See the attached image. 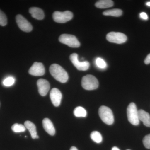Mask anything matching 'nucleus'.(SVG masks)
<instances>
[{
    "label": "nucleus",
    "instance_id": "1",
    "mask_svg": "<svg viewBox=\"0 0 150 150\" xmlns=\"http://www.w3.org/2000/svg\"><path fill=\"white\" fill-rule=\"evenodd\" d=\"M49 71L52 76L60 82L65 83L69 79L68 73L60 65L53 64L50 66Z\"/></svg>",
    "mask_w": 150,
    "mask_h": 150
},
{
    "label": "nucleus",
    "instance_id": "2",
    "mask_svg": "<svg viewBox=\"0 0 150 150\" xmlns=\"http://www.w3.org/2000/svg\"><path fill=\"white\" fill-rule=\"evenodd\" d=\"M128 120L132 125L138 126L139 124V110L134 103H131L128 106L127 110Z\"/></svg>",
    "mask_w": 150,
    "mask_h": 150
},
{
    "label": "nucleus",
    "instance_id": "3",
    "mask_svg": "<svg viewBox=\"0 0 150 150\" xmlns=\"http://www.w3.org/2000/svg\"><path fill=\"white\" fill-rule=\"evenodd\" d=\"M98 113L100 117L105 124L112 125L114 122V116L112 110L109 108L103 105L100 108Z\"/></svg>",
    "mask_w": 150,
    "mask_h": 150
},
{
    "label": "nucleus",
    "instance_id": "4",
    "mask_svg": "<svg viewBox=\"0 0 150 150\" xmlns=\"http://www.w3.org/2000/svg\"><path fill=\"white\" fill-rule=\"evenodd\" d=\"M83 88L87 90L96 89L98 87V81L95 77L91 75H87L83 76L81 81Z\"/></svg>",
    "mask_w": 150,
    "mask_h": 150
},
{
    "label": "nucleus",
    "instance_id": "5",
    "mask_svg": "<svg viewBox=\"0 0 150 150\" xmlns=\"http://www.w3.org/2000/svg\"><path fill=\"white\" fill-rule=\"evenodd\" d=\"M59 40L61 43L71 48H79L80 46V43L77 38L71 34H62L59 38Z\"/></svg>",
    "mask_w": 150,
    "mask_h": 150
},
{
    "label": "nucleus",
    "instance_id": "6",
    "mask_svg": "<svg viewBox=\"0 0 150 150\" xmlns=\"http://www.w3.org/2000/svg\"><path fill=\"white\" fill-rule=\"evenodd\" d=\"M73 17L72 13L68 11L64 12L56 11L53 15L54 21L59 23H65L71 20Z\"/></svg>",
    "mask_w": 150,
    "mask_h": 150
},
{
    "label": "nucleus",
    "instance_id": "7",
    "mask_svg": "<svg viewBox=\"0 0 150 150\" xmlns=\"http://www.w3.org/2000/svg\"><path fill=\"white\" fill-rule=\"evenodd\" d=\"M106 39L111 43L122 44L126 42L127 38L122 33L111 32L106 35Z\"/></svg>",
    "mask_w": 150,
    "mask_h": 150
},
{
    "label": "nucleus",
    "instance_id": "8",
    "mask_svg": "<svg viewBox=\"0 0 150 150\" xmlns=\"http://www.w3.org/2000/svg\"><path fill=\"white\" fill-rule=\"evenodd\" d=\"M78 55L76 53L71 54L70 59L74 66L79 71H86L89 69L90 64L88 62H81L78 59Z\"/></svg>",
    "mask_w": 150,
    "mask_h": 150
},
{
    "label": "nucleus",
    "instance_id": "9",
    "mask_svg": "<svg viewBox=\"0 0 150 150\" xmlns=\"http://www.w3.org/2000/svg\"><path fill=\"white\" fill-rule=\"evenodd\" d=\"M17 23L20 29L24 32H30L33 29L31 23L21 15L18 14L16 16Z\"/></svg>",
    "mask_w": 150,
    "mask_h": 150
},
{
    "label": "nucleus",
    "instance_id": "10",
    "mask_svg": "<svg viewBox=\"0 0 150 150\" xmlns=\"http://www.w3.org/2000/svg\"><path fill=\"white\" fill-rule=\"evenodd\" d=\"M28 72L32 76H42L45 74V68L42 63L35 62L30 68Z\"/></svg>",
    "mask_w": 150,
    "mask_h": 150
},
{
    "label": "nucleus",
    "instance_id": "11",
    "mask_svg": "<svg viewBox=\"0 0 150 150\" xmlns=\"http://www.w3.org/2000/svg\"><path fill=\"white\" fill-rule=\"evenodd\" d=\"M37 84L39 94L41 96H46L50 88V84L48 81L44 79H40L38 81Z\"/></svg>",
    "mask_w": 150,
    "mask_h": 150
},
{
    "label": "nucleus",
    "instance_id": "12",
    "mask_svg": "<svg viewBox=\"0 0 150 150\" xmlns=\"http://www.w3.org/2000/svg\"><path fill=\"white\" fill-rule=\"evenodd\" d=\"M50 98L53 104L56 107L60 105L62 98L61 92L58 88H54L51 90L50 94Z\"/></svg>",
    "mask_w": 150,
    "mask_h": 150
},
{
    "label": "nucleus",
    "instance_id": "13",
    "mask_svg": "<svg viewBox=\"0 0 150 150\" xmlns=\"http://www.w3.org/2000/svg\"><path fill=\"white\" fill-rule=\"evenodd\" d=\"M43 126L45 131L51 136H54L56 130L53 123L50 119L45 118L43 120Z\"/></svg>",
    "mask_w": 150,
    "mask_h": 150
},
{
    "label": "nucleus",
    "instance_id": "14",
    "mask_svg": "<svg viewBox=\"0 0 150 150\" xmlns=\"http://www.w3.org/2000/svg\"><path fill=\"white\" fill-rule=\"evenodd\" d=\"M139 118L145 126L150 127V115L148 112L143 110H139Z\"/></svg>",
    "mask_w": 150,
    "mask_h": 150
},
{
    "label": "nucleus",
    "instance_id": "15",
    "mask_svg": "<svg viewBox=\"0 0 150 150\" xmlns=\"http://www.w3.org/2000/svg\"><path fill=\"white\" fill-rule=\"evenodd\" d=\"M29 13L33 18L38 20H42L44 18V12L42 9L37 7H32L29 9Z\"/></svg>",
    "mask_w": 150,
    "mask_h": 150
},
{
    "label": "nucleus",
    "instance_id": "16",
    "mask_svg": "<svg viewBox=\"0 0 150 150\" xmlns=\"http://www.w3.org/2000/svg\"><path fill=\"white\" fill-rule=\"evenodd\" d=\"M24 126L26 129L29 131L32 139H36L37 136V131L35 124L31 121H26L25 122Z\"/></svg>",
    "mask_w": 150,
    "mask_h": 150
},
{
    "label": "nucleus",
    "instance_id": "17",
    "mask_svg": "<svg viewBox=\"0 0 150 150\" xmlns=\"http://www.w3.org/2000/svg\"><path fill=\"white\" fill-rule=\"evenodd\" d=\"M113 6V2L111 0H101L95 4L96 7L99 8H106Z\"/></svg>",
    "mask_w": 150,
    "mask_h": 150
},
{
    "label": "nucleus",
    "instance_id": "18",
    "mask_svg": "<svg viewBox=\"0 0 150 150\" xmlns=\"http://www.w3.org/2000/svg\"><path fill=\"white\" fill-rule=\"evenodd\" d=\"M123 13V11L120 9H113L109 10L103 12V15L107 16H112L114 17H119L121 16Z\"/></svg>",
    "mask_w": 150,
    "mask_h": 150
},
{
    "label": "nucleus",
    "instance_id": "19",
    "mask_svg": "<svg viewBox=\"0 0 150 150\" xmlns=\"http://www.w3.org/2000/svg\"><path fill=\"white\" fill-rule=\"evenodd\" d=\"M74 115L77 117H86L87 115V112L83 107L81 106L75 108L74 111Z\"/></svg>",
    "mask_w": 150,
    "mask_h": 150
},
{
    "label": "nucleus",
    "instance_id": "20",
    "mask_svg": "<svg viewBox=\"0 0 150 150\" xmlns=\"http://www.w3.org/2000/svg\"><path fill=\"white\" fill-rule=\"evenodd\" d=\"M91 139L96 143H100L102 142L103 138L101 134L98 131H94L91 134Z\"/></svg>",
    "mask_w": 150,
    "mask_h": 150
},
{
    "label": "nucleus",
    "instance_id": "21",
    "mask_svg": "<svg viewBox=\"0 0 150 150\" xmlns=\"http://www.w3.org/2000/svg\"><path fill=\"white\" fill-rule=\"evenodd\" d=\"M11 129L15 133H20L24 132L26 130V128L22 124L15 123L12 126Z\"/></svg>",
    "mask_w": 150,
    "mask_h": 150
},
{
    "label": "nucleus",
    "instance_id": "22",
    "mask_svg": "<svg viewBox=\"0 0 150 150\" xmlns=\"http://www.w3.org/2000/svg\"><path fill=\"white\" fill-rule=\"evenodd\" d=\"M7 23V18L5 14L0 10V25L4 26Z\"/></svg>",
    "mask_w": 150,
    "mask_h": 150
},
{
    "label": "nucleus",
    "instance_id": "23",
    "mask_svg": "<svg viewBox=\"0 0 150 150\" xmlns=\"http://www.w3.org/2000/svg\"><path fill=\"white\" fill-rule=\"evenodd\" d=\"M96 63L97 66L98 68H100V69H105V68H106V67H107L106 63L101 58H98L96 59Z\"/></svg>",
    "mask_w": 150,
    "mask_h": 150
},
{
    "label": "nucleus",
    "instance_id": "24",
    "mask_svg": "<svg viewBox=\"0 0 150 150\" xmlns=\"http://www.w3.org/2000/svg\"><path fill=\"white\" fill-rule=\"evenodd\" d=\"M15 80L12 77H9L3 81V84L6 86H10L14 83Z\"/></svg>",
    "mask_w": 150,
    "mask_h": 150
},
{
    "label": "nucleus",
    "instance_id": "25",
    "mask_svg": "<svg viewBox=\"0 0 150 150\" xmlns=\"http://www.w3.org/2000/svg\"><path fill=\"white\" fill-rule=\"evenodd\" d=\"M143 142L145 147L150 149V134L145 136L143 139Z\"/></svg>",
    "mask_w": 150,
    "mask_h": 150
},
{
    "label": "nucleus",
    "instance_id": "26",
    "mask_svg": "<svg viewBox=\"0 0 150 150\" xmlns=\"http://www.w3.org/2000/svg\"><path fill=\"white\" fill-rule=\"evenodd\" d=\"M140 17L141 18L143 19L146 20L148 19V16L147 14L145 12H142L140 13Z\"/></svg>",
    "mask_w": 150,
    "mask_h": 150
},
{
    "label": "nucleus",
    "instance_id": "27",
    "mask_svg": "<svg viewBox=\"0 0 150 150\" xmlns=\"http://www.w3.org/2000/svg\"><path fill=\"white\" fill-rule=\"evenodd\" d=\"M144 63L148 65L150 64V54L147 56L144 60Z\"/></svg>",
    "mask_w": 150,
    "mask_h": 150
},
{
    "label": "nucleus",
    "instance_id": "28",
    "mask_svg": "<svg viewBox=\"0 0 150 150\" xmlns=\"http://www.w3.org/2000/svg\"><path fill=\"white\" fill-rule=\"evenodd\" d=\"M70 150H78V149L76 148L74 146H72L71 147V149Z\"/></svg>",
    "mask_w": 150,
    "mask_h": 150
},
{
    "label": "nucleus",
    "instance_id": "29",
    "mask_svg": "<svg viewBox=\"0 0 150 150\" xmlns=\"http://www.w3.org/2000/svg\"><path fill=\"white\" fill-rule=\"evenodd\" d=\"M112 150H120L117 147H113L112 149Z\"/></svg>",
    "mask_w": 150,
    "mask_h": 150
},
{
    "label": "nucleus",
    "instance_id": "30",
    "mask_svg": "<svg viewBox=\"0 0 150 150\" xmlns=\"http://www.w3.org/2000/svg\"><path fill=\"white\" fill-rule=\"evenodd\" d=\"M146 5L150 7V2H148L146 3Z\"/></svg>",
    "mask_w": 150,
    "mask_h": 150
},
{
    "label": "nucleus",
    "instance_id": "31",
    "mask_svg": "<svg viewBox=\"0 0 150 150\" xmlns=\"http://www.w3.org/2000/svg\"><path fill=\"white\" fill-rule=\"evenodd\" d=\"M39 138V137H38V135H37V137H36V139H38Z\"/></svg>",
    "mask_w": 150,
    "mask_h": 150
},
{
    "label": "nucleus",
    "instance_id": "32",
    "mask_svg": "<svg viewBox=\"0 0 150 150\" xmlns=\"http://www.w3.org/2000/svg\"></svg>",
    "mask_w": 150,
    "mask_h": 150
}]
</instances>
